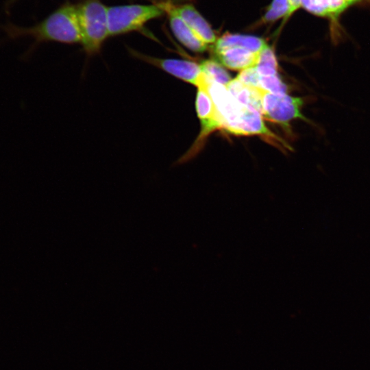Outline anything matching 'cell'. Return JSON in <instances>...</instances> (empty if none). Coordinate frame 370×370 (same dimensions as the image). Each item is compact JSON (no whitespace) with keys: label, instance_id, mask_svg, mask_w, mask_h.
<instances>
[{"label":"cell","instance_id":"cell-1","mask_svg":"<svg viewBox=\"0 0 370 370\" xmlns=\"http://www.w3.org/2000/svg\"><path fill=\"white\" fill-rule=\"evenodd\" d=\"M6 40H16L23 37H32L33 42L23 53L21 58L28 60L36 48L43 42H57L77 44L82 42L77 5L66 3L58 8L47 18L29 27L8 23L1 27Z\"/></svg>","mask_w":370,"mask_h":370},{"label":"cell","instance_id":"cell-2","mask_svg":"<svg viewBox=\"0 0 370 370\" xmlns=\"http://www.w3.org/2000/svg\"><path fill=\"white\" fill-rule=\"evenodd\" d=\"M77 12L83 50L87 56L97 55L109 37L108 7L100 0H84L77 5Z\"/></svg>","mask_w":370,"mask_h":370},{"label":"cell","instance_id":"cell-3","mask_svg":"<svg viewBox=\"0 0 370 370\" xmlns=\"http://www.w3.org/2000/svg\"><path fill=\"white\" fill-rule=\"evenodd\" d=\"M165 12V3L108 7L109 37L140 31L147 22L160 16Z\"/></svg>","mask_w":370,"mask_h":370},{"label":"cell","instance_id":"cell-4","mask_svg":"<svg viewBox=\"0 0 370 370\" xmlns=\"http://www.w3.org/2000/svg\"><path fill=\"white\" fill-rule=\"evenodd\" d=\"M304 101L298 97H292L287 94L275 95L262 89V108L266 119L282 124L288 127L291 121L299 119L311 123L301 113Z\"/></svg>","mask_w":370,"mask_h":370},{"label":"cell","instance_id":"cell-5","mask_svg":"<svg viewBox=\"0 0 370 370\" xmlns=\"http://www.w3.org/2000/svg\"><path fill=\"white\" fill-rule=\"evenodd\" d=\"M130 53L135 58L160 69L167 73L198 88L206 85L207 78L201 72L199 64L194 62L171 58H160L143 53L129 48Z\"/></svg>","mask_w":370,"mask_h":370},{"label":"cell","instance_id":"cell-6","mask_svg":"<svg viewBox=\"0 0 370 370\" xmlns=\"http://www.w3.org/2000/svg\"><path fill=\"white\" fill-rule=\"evenodd\" d=\"M365 3H370V0H301V8L330 21V37L334 45L343 38L339 23L341 14L353 5Z\"/></svg>","mask_w":370,"mask_h":370},{"label":"cell","instance_id":"cell-7","mask_svg":"<svg viewBox=\"0 0 370 370\" xmlns=\"http://www.w3.org/2000/svg\"><path fill=\"white\" fill-rule=\"evenodd\" d=\"M195 105L201 123V132L195 143L199 145L210 133L217 129H222L223 121L208 91V88H198Z\"/></svg>","mask_w":370,"mask_h":370},{"label":"cell","instance_id":"cell-8","mask_svg":"<svg viewBox=\"0 0 370 370\" xmlns=\"http://www.w3.org/2000/svg\"><path fill=\"white\" fill-rule=\"evenodd\" d=\"M171 8L206 45H208L216 42L217 39L214 31L195 7L190 4H184L171 5Z\"/></svg>","mask_w":370,"mask_h":370},{"label":"cell","instance_id":"cell-9","mask_svg":"<svg viewBox=\"0 0 370 370\" xmlns=\"http://www.w3.org/2000/svg\"><path fill=\"white\" fill-rule=\"evenodd\" d=\"M214 53L221 64L230 69L243 71L254 67L259 53L238 46L214 48Z\"/></svg>","mask_w":370,"mask_h":370},{"label":"cell","instance_id":"cell-10","mask_svg":"<svg viewBox=\"0 0 370 370\" xmlns=\"http://www.w3.org/2000/svg\"><path fill=\"white\" fill-rule=\"evenodd\" d=\"M171 29L175 38L186 48L195 52H203L208 45L202 41L185 22L175 12L169 3H165Z\"/></svg>","mask_w":370,"mask_h":370},{"label":"cell","instance_id":"cell-11","mask_svg":"<svg viewBox=\"0 0 370 370\" xmlns=\"http://www.w3.org/2000/svg\"><path fill=\"white\" fill-rule=\"evenodd\" d=\"M225 87L239 102L262 114V88L245 84L236 77L232 79Z\"/></svg>","mask_w":370,"mask_h":370},{"label":"cell","instance_id":"cell-12","mask_svg":"<svg viewBox=\"0 0 370 370\" xmlns=\"http://www.w3.org/2000/svg\"><path fill=\"white\" fill-rule=\"evenodd\" d=\"M266 45L263 39L256 36L226 33L217 40L214 48L238 46L259 53Z\"/></svg>","mask_w":370,"mask_h":370},{"label":"cell","instance_id":"cell-13","mask_svg":"<svg viewBox=\"0 0 370 370\" xmlns=\"http://www.w3.org/2000/svg\"><path fill=\"white\" fill-rule=\"evenodd\" d=\"M255 68L260 75L278 74V62L274 51L267 44L259 53Z\"/></svg>","mask_w":370,"mask_h":370},{"label":"cell","instance_id":"cell-14","mask_svg":"<svg viewBox=\"0 0 370 370\" xmlns=\"http://www.w3.org/2000/svg\"><path fill=\"white\" fill-rule=\"evenodd\" d=\"M201 72L211 81L226 86L231 77L222 64L213 60H206L199 64Z\"/></svg>","mask_w":370,"mask_h":370},{"label":"cell","instance_id":"cell-15","mask_svg":"<svg viewBox=\"0 0 370 370\" xmlns=\"http://www.w3.org/2000/svg\"><path fill=\"white\" fill-rule=\"evenodd\" d=\"M289 12L288 0H272L263 19L266 22H273L281 18H284L286 20L289 18Z\"/></svg>","mask_w":370,"mask_h":370},{"label":"cell","instance_id":"cell-16","mask_svg":"<svg viewBox=\"0 0 370 370\" xmlns=\"http://www.w3.org/2000/svg\"><path fill=\"white\" fill-rule=\"evenodd\" d=\"M260 88L275 95H285L287 92V86L280 78L278 74L262 76L260 75Z\"/></svg>","mask_w":370,"mask_h":370},{"label":"cell","instance_id":"cell-17","mask_svg":"<svg viewBox=\"0 0 370 370\" xmlns=\"http://www.w3.org/2000/svg\"><path fill=\"white\" fill-rule=\"evenodd\" d=\"M236 78L245 84L260 88V76L255 66L241 71Z\"/></svg>","mask_w":370,"mask_h":370},{"label":"cell","instance_id":"cell-18","mask_svg":"<svg viewBox=\"0 0 370 370\" xmlns=\"http://www.w3.org/2000/svg\"><path fill=\"white\" fill-rule=\"evenodd\" d=\"M290 4L289 17L299 8H301V0H288Z\"/></svg>","mask_w":370,"mask_h":370},{"label":"cell","instance_id":"cell-19","mask_svg":"<svg viewBox=\"0 0 370 370\" xmlns=\"http://www.w3.org/2000/svg\"><path fill=\"white\" fill-rule=\"evenodd\" d=\"M18 0H8L5 3V10L7 12H9L10 7Z\"/></svg>","mask_w":370,"mask_h":370}]
</instances>
